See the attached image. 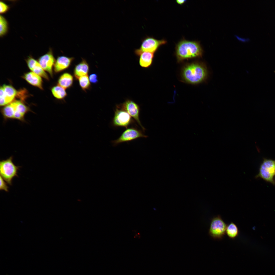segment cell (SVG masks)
<instances>
[{"label": "cell", "mask_w": 275, "mask_h": 275, "mask_svg": "<svg viewBox=\"0 0 275 275\" xmlns=\"http://www.w3.org/2000/svg\"><path fill=\"white\" fill-rule=\"evenodd\" d=\"M64 88L58 85L52 88L51 91L53 96L59 100H63L66 97L67 94Z\"/></svg>", "instance_id": "ac0fdd59"}, {"label": "cell", "mask_w": 275, "mask_h": 275, "mask_svg": "<svg viewBox=\"0 0 275 275\" xmlns=\"http://www.w3.org/2000/svg\"><path fill=\"white\" fill-rule=\"evenodd\" d=\"M207 75L205 67L202 64L194 63L186 66L184 68L182 76L187 82L196 84L203 80Z\"/></svg>", "instance_id": "7a4b0ae2"}, {"label": "cell", "mask_w": 275, "mask_h": 275, "mask_svg": "<svg viewBox=\"0 0 275 275\" xmlns=\"http://www.w3.org/2000/svg\"><path fill=\"white\" fill-rule=\"evenodd\" d=\"M8 22L3 16H0V36L3 37L8 32Z\"/></svg>", "instance_id": "44dd1931"}, {"label": "cell", "mask_w": 275, "mask_h": 275, "mask_svg": "<svg viewBox=\"0 0 275 275\" xmlns=\"http://www.w3.org/2000/svg\"><path fill=\"white\" fill-rule=\"evenodd\" d=\"M56 61L51 48H49L47 53L40 57L38 59V62L42 67L44 70L49 73L52 77L53 75L52 67Z\"/></svg>", "instance_id": "30bf717a"}, {"label": "cell", "mask_w": 275, "mask_h": 275, "mask_svg": "<svg viewBox=\"0 0 275 275\" xmlns=\"http://www.w3.org/2000/svg\"><path fill=\"white\" fill-rule=\"evenodd\" d=\"M13 157H10L0 162L1 176L8 184L12 185V181L15 177H18V171L20 167L16 166L12 161Z\"/></svg>", "instance_id": "277c9868"}, {"label": "cell", "mask_w": 275, "mask_h": 275, "mask_svg": "<svg viewBox=\"0 0 275 275\" xmlns=\"http://www.w3.org/2000/svg\"><path fill=\"white\" fill-rule=\"evenodd\" d=\"M255 177L260 178L275 185V160L264 158L260 166L259 173Z\"/></svg>", "instance_id": "3957f363"}, {"label": "cell", "mask_w": 275, "mask_h": 275, "mask_svg": "<svg viewBox=\"0 0 275 275\" xmlns=\"http://www.w3.org/2000/svg\"><path fill=\"white\" fill-rule=\"evenodd\" d=\"M121 108L126 111L133 118L144 131L145 128L142 125L140 121L139 115L140 108L139 105L133 101L127 100L122 104L118 105Z\"/></svg>", "instance_id": "9c48e42d"}, {"label": "cell", "mask_w": 275, "mask_h": 275, "mask_svg": "<svg viewBox=\"0 0 275 275\" xmlns=\"http://www.w3.org/2000/svg\"><path fill=\"white\" fill-rule=\"evenodd\" d=\"M89 66L86 60L82 58L81 61L75 66L74 74L76 79L80 77L87 75L89 71Z\"/></svg>", "instance_id": "7c38bea8"}, {"label": "cell", "mask_w": 275, "mask_h": 275, "mask_svg": "<svg viewBox=\"0 0 275 275\" xmlns=\"http://www.w3.org/2000/svg\"><path fill=\"white\" fill-rule=\"evenodd\" d=\"M74 58L64 56H58L54 65V70L59 73L68 69L71 65Z\"/></svg>", "instance_id": "8fae6325"}, {"label": "cell", "mask_w": 275, "mask_h": 275, "mask_svg": "<svg viewBox=\"0 0 275 275\" xmlns=\"http://www.w3.org/2000/svg\"><path fill=\"white\" fill-rule=\"evenodd\" d=\"M1 112L5 118H13L15 110L10 103L2 108Z\"/></svg>", "instance_id": "7402d4cb"}, {"label": "cell", "mask_w": 275, "mask_h": 275, "mask_svg": "<svg viewBox=\"0 0 275 275\" xmlns=\"http://www.w3.org/2000/svg\"><path fill=\"white\" fill-rule=\"evenodd\" d=\"M167 42L164 39L158 40L152 37L147 36L142 40L140 47L135 49L134 52L138 56L143 52L154 53L160 46L165 44Z\"/></svg>", "instance_id": "8992f818"}, {"label": "cell", "mask_w": 275, "mask_h": 275, "mask_svg": "<svg viewBox=\"0 0 275 275\" xmlns=\"http://www.w3.org/2000/svg\"><path fill=\"white\" fill-rule=\"evenodd\" d=\"M177 57L179 60L201 57L203 50L199 42L183 39L176 47Z\"/></svg>", "instance_id": "6da1fadb"}, {"label": "cell", "mask_w": 275, "mask_h": 275, "mask_svg": "<svg viewBox=\"0 0 275 275\" xmlns=\"http://www.w3.org/2000/svg\"><path fill=\"white\" fill-rule=\"evenodd\" d=\"M74 80V77L71 74L68 72L64 73L59 77L58 85L65 89H68L72 86Z\"/></svg>", "instance_id": "5bb4252c"}, {"label": "cell", "mask_w": 275, "mask_h": 275, "mask_svg": "<svg viewBox=\"0 0 275 275\" xmlns=\"http://www.w3.org/2000/svg\"><path fill=\"white\" fill-rule=\"evenodd\" d=\"M90 82L93 84H95L98 82V76L95 73L91 74L89 77Z\"/></svg>", "instance_id": "4316f807"}, {"label": "cell", "mask_w": 275, "mask_h": 275, "mask_svg": "<svg viewBox=\"0 0 275 275\" xmlns=\"http://www.w3.org/2000/svg\"><path fill=\"white\" fill-rule=\"evenodd\" d=\"M10 103L13 108L15 111H17L24 115L29 110L28 107L21 101L15 100Z\"/></svg>", "instance_id": "d6986e66"}, {"label": "cell", "mask_w": 275, "mask_h": 275, "mask_svg": "<svg viewBox=\"0 0 275 275\" xmlns=\"http://www.w3.org/2000/svg\"><path fill=\"white\" fill-rule=\"evenodd\" d=\"M186 0H177L176 1V2L178 4H182L184 3Z\"/></svg>", "instance_id": "f1b7e54d"}, {"label": "cell", "mask_w": 275, "mask_h": 275, "mask_svg": "<svg viewBox=\"0 0 275 275\" xmlns=\"http://www.w3.org/2000/svg\"><path fill=\"white\" fill-rule=\"evenodd\" d=\"M26 62L29 68L31 70L38 62L30 56L27 58Z\"/></svg>", "instance_id": "d4e9b609"}, {"label": "cell", "mask_w": 275, "mask_h": 275, "mask_svg": "<svg viewBox=\"0 0 275 275\" xmlns=\"http://www.w3.org/2000/svg\"><path fill=\"white\" fill-rule=\"evenodd\" d=\"M8 187L7 183L4 181V179L0 176V189L1 190H4L6 191H8Z\"/></svg>", "instance_id": "484cf974"}, {"label": "cell", "mask_w": 275, "mask_h": 275, "mask_svg": "<svg viewBox=\"0 0 275 275\" xmlns=\"http://www.w3.org/2000/svg\"><path fill=\"white\" fill-rule=\"evenodd\" d=\"M140 56L139 63L140 66L143 67H147L151 64L154 57L153 53L143 52L138 56Z\"/></svg>", "instance_id": "2e32d148"}, {"label": "cell", "mask_w": 275, "mask_h": 275, "mask_svg": "<svg viewBox=\"0 0 275 275\" xmlns=\"http://www.w3.org/2000/svg\"><path fill=\"white\" fill-rule=\"evenodd\" d=\"M23 77L31 85L43 89L42 81L39 76L33 72H30L25 74Z\"/></svg>", "instance_id": "4fadbf2b"}, {"label": "cell", "mask_w": 275, "mask_h": 275, "mask_svg": "<svg viewBox=\"0 0 275 275\" xmlns=\"http://www.w3.org/2000/svg\"><path fill=\"white\" fill-rule=\"evenodd\" d=\"M4 91V96L0 98L4 99L6 105L11 103L17 95V92L12 86L4 85L2 86Z\"/></svg>", "instance_id": "9a60e30c"}, {"label": "cell", "mask_w": 275, "mask_h": 275, "mask_svg": "<svg viewBox=\"0 0 275 275\" xmlns=\"http://www.w3.org/2000/svg\"><path fill=\"white\" fill-rule=\"evenodd\" d=\"M33 72L47 80L49 79V77L38 62H37L31 70Z\"/></svg>", "instance_id": "603a6c76"}, {"label": "cell", "mask_w": 275, "mask_h": 275, "mask_svg": "<svg viewBox=\"0 0 275 275\" xmlns=\"http://www.w3.org/2000/svg\"><path fill=\"white\" fill-rule=\"evenodd\" d=\"M133 122L132 117L128 113L118 105L117 106L112 120L113 125L114 126L124 127L127 129Z\"/></svg>", "instance_id": "52a82bcc"}, {"label": "cell", "mask_w": 275, "mask_h": 275, "mask_svg": "<svg viewBox=\"0 0 275 275\" xmlns=\"http://www.w3.org/2000/svg\"><path fill=\"white\" fill-rule=\"evenodd\" d=\"M227 225L219 215L211 220L208 233L215 240L222 239L226 234Z\"/></svg>", "instance_id": "5b68a950"}, {"label": "cell", "mask_w": 275, "mask_h": 275, "mask_svg": "<svg viewBox=\"0 0 275 275\" xmlns=\"http://www.w3.org/2000/svg\"><path fill=\"white\" fill-rule=\"evenodd\" d=\"M239 233L238 227L233 222H231L227 225L226 233L229 238L233 239H235L238 236Z\"/></svg>", "instance_id": "e0dca14e"}, {"label": "cell", "mask_w": 275, "mask_h": 275, "mask_svg": "<svg viewBox=\"0 0 275 275\" xmlns=\"http://www.w3.org/2000/svg\"><path fill=\"white\" fill-rule=\"evenodd\" d=\"M10 7L4 2L2 1L0 2V13L2 14L6 13L8 11Z\"/></svg>", "instance_id": "cb8c5ba5"}, {"label": "cell", "mask_w": 275, "mask_h": 275, "mask_svg": "<svg viewBox=\"0 0 275 275\" xmlns=\"http://www.w3.org/2000/svg\"><path fill=\"white\" fill-rule=\"evenodd\" d=\"M77 80L80 87L83 91L85 92L89 89L91 84L88 75L81 76Z\"/></svg>", "instance_id": "ffe728a7"}, {"label": "cell", "mask_w": 275, "mask_h": 275, "mask_svg": "<svg viewBox=\"0 0 275 275\" xmlns=\"http://www.w3.org/2000/svg\"><path fill=\"white\" fill-rule=\"evenodd\" d=\"M24 115L19 112L15 111L13 116V118L21 120H24Z\"/></svg>", "instance_id": "83f0119b"}, {"label": "cell", "mask_w": 275, "mask_h": 275, "mask_svg": "<svg viewBox=\"0 0 275 275\" xmlns=\"http://www.w3.org/2000/svg\"><path fill=\"white\" fill-rule=\"evenodd\" d=\"M145 135L140 130L134 127L127 128L117 139L112 141L114 145L125 142L131 141L140 138H146Z\"/></svg>", "instance_id": "ba28073f"}]
</instances>
